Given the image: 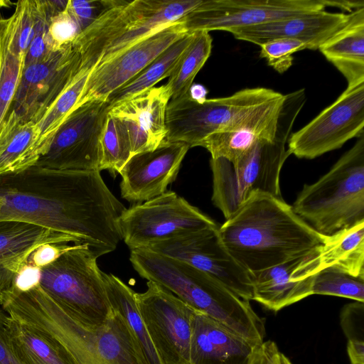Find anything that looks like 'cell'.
<instances>
[{"instance_id": "6da1fadb", "label": "cell", "mask_w": 364, "mask_h": 364, "mask_svg": "<svg viewBox=\"0 0 364 364\" xmlns=\"http://www.w3.org/2000/svg\"><path fill=\"white\" fill-rule=\"evenodd\" d=\"M125 206L99 170L58 171L33 166L0 175V221L31 223L76 237L98 257L122 240Z\"/></svg>"}, {"instance_id": "7a4b0ae2", "label": "cell", "mask_w": 364, "mask_h": 364, "mask_svg": "<svg viewBox=\"0 0 364 364\" xmlns=\"http://www.w3.org/2000/svg\"><path fill=\"white\" fill-rule=\"evenodd\" d=\"M218 234L250 274L309 254L326 240L282 198L264 193L252 195L219 226Z\"/></svg>"}, {"instance_id": "3957f363", "label": "cell", "mask_w": 364, "mask_h": 364, "mask_svg": "<svg viewBox=\"0 0 364 364\" xmlns=\"http://www.w3.org/2000/svg\"><path fill=\"white\" fill-rule=\"evenodd\" d=\"M2 308L20 324L55 338L77 364H145L126 321L113 309L103 326L86 328L70 316L40 283L25 291H12Z\"/></svg>"}, {"instance_id": "277c9868", "label": "cell", "mask_w": 364, "mask_h": 364, "mask_svg": "<svg viewBox=\"0 0 364 364\" xmlns=\"http://www.w3.org/2000/svg\"><path fill=\"white\" fill-rule=\"evenodd\" d=\"M129 260L142 278L164 287L195 311L252 343L264 342V321L250 301L208 274L146 249L131 250Z\"/></svg>"}, {"instance_id": "5b68a950", "label": "cell", "mask_w": 364, "mask_h": 364, "mask_svg": "<svg viewBox=\"0 0 364 364\" xmlns=\"http://www.w3.org/2000/svg\"><path fill=\"white\" fill-rule=\"evenodd\" d=\"M306 101L304 89L284 95L273 139L258 141L233 161L223 158L210 159L212 201L225 219L255 193H264L282 198L280 173L291 155L287 142Z\"/></svg>"}, {"instance_id": "8992f818", "label": "cell", "mask_w": 364, "mask_h": 364, "mask_svg": "<svg viewBox=\"0 0 364 364\" xmlns=\"http://www.w3.org/2000/svg\"><path fill=\"white\" fill-rule=\"evenodd\" d=\"M202 0H110L73 41L80 69L92 70L178 21Z\"/></svg>"}, {"instance_id": "52a82bcc", "label": "cell", "mask_w": 364, "mask_h": 364, "mask_svg": "<svg viewBox=\"0 0 364 364\" xmlns=\"http://www.w3.org/2000/svg\"><path fill=\"white\" fill-rule=\"evenodd\" d=\"M291 206L326 237L364 222V134L328 172L305 184Z\"/></svg>"}, {"instance_id": "ba28073f", "label": "cell", "mask_w": 364, "mask_h": 364, "mask_svg": "<svg viewBox=\"0 0 364 364\" xmlns=\"http://www.w3.org/2000/svg\"><path fill=\"white\" fill-rule=\"evenodd\" d=\"M96 255L85 244L75 246L40 268L41 287L86 328L103 326L113 314Z\"/></svg>"}, {"instance_id": "9c48e42d", "label": "cell", "mask_w": 364, "mask_h": 364, "mask_svg": "<svg viewBox=\"0 0 364 364\" xmlns=\"http://www.w3.org/2000/svg\"><path fill=\"white\" fill-rule=\"evenodd\" d=\"M283 97L284 95L272 89L254 87L199 103L187 92L168 104L164 141L183 143L190 148L200 146L208 136L235 119Z\"/></svg>"}, {"instance_id": "30bf717a", "label": "cell", "mask_w": 364, "mask_h": 364, "mask_svg": "<svg viewBox=\"0 0 364 364\" xmlns=\"http://www.w3.org/2000/svg\"><path fill=\"white\" fill-rule=\"evenodd\" d=\"M359 6L349 0H202L179 21L187 32L234 30L336 7L351 12Z\"/></svg>"}, {"instance_id": "8fae6325", "label": "cell", "mask_w": 364, "mask_h": 364, "mask_svg": "<svg viewBox=\"0 0 364 364\" xmlns=\"http://www.w3.org/2000/svg\"><path fill=\"white\" fill-rule=\"evenodd\" d=\"M122 240L130 250L146 249L162 241L218 225L175 192L127 208L118 220Z\"/></svg>"}, {"instance_id": "7c38bea8", "label": "cell", "mask_w": 364, "mask_h": 364, "mask_svg": "<svg viewBox=\"0 0 364 364\" xmlns=\"http://www.w3.org/2000/svg\"><path fill=\"white\" fill-rule=\"evenodd\" d=\"M364 82L347 88L306 125L291 133L290 154L313 159L364 134Z\"/></svg>"}, {"instance_id": "4fadbf2b", "label": "cell", "mask_w": 364, "mask_h": 364, "mask_svg": "<svg viewBox=\"0 0 364 364\" xmlns=\"http://www.w3.org/2000/svg\"><path fill=\"white\" fill-rule=\"evenodd\" d=\"M109 107L106 101L99 100L77 107L34 166L58 171L99 170V140Z\"/></svg>"}, {"instance_id": "5bb4252c", "label": "cell", "mask_w": 364, "mask_h": 364, "mask_svg": "<svg viewBox=\"0 0 364 364\" xmlns=\"http://www.w3.org/2000/svg\"><path fill=\"white\" fill-rule=\"evenodd\" d=\"M135 293L137 307L163 364H190L194 309L161 285L148 281Z\"/></svg>"}, {"instance_id": "9a60e30c", "label": "cell", "mask_w": 364, "mask_h": 364, "mask_svg": "<svg viewBox=\"0 0 364 364\" xmlns=\"http://www.w3.org/2000/svg\"><path fill=\"white\" fill-rule=\"evenodd\" d=\"M214 228L181 235L146 250L199 269L213 277L240 297L252 300L251 274L231 255Z\"/></svg>"}, {"instance_id": "2e32d148", "label": "cell", "mask_w": 364, "mask_h": 364, "mask_svg": "<svg viewBox=\"0 0 364 364\" xmlns=\"http://www.w3.org/2000/svg\"><path fill=\"white\" fill-rule=\"evenodd\" d=\"M80 63V55L72 43L23 68L9 112L23 122H37L70 84Z\"/></svg>"}, {"instance_id": "e0dca14e", "label": "cell", "mask_w": 364, "mask_h": 364, "mask_svg": "<svg viewBox=\"0 0 364 364\" xmlns=\"http://www.w3.org/2000/svg\"><path fill=\"white\" fill-rule=\"evenodd\" d=\"M186 34L178 20L115 57L96 65L89 74L80 105L90 100L106 101L112 92L129 82L171 44Z\"/></svg>"}, {"instance_id": "ac0fdd59", "label": "cell", "mask_w": 364, "mask_h": 364, "mask_svg": "<svg viewBox=\"0 0 364 364\" xmlns=\"http://www.w3.org/2000/svg\"><path fill=\"white\" fill-rule=\"evenodd\" d=\"M190 147L163 141L155 149L134 154L119 171L122 198L142 203L166 191Z\"/></svg>"}, {"instance_id": "d6986e66", "label": "cell", "mask_w": 364, "mask_h": 364, "mask_svg": "<svg viewBox=\"0 0 364 364\" xmlns=\"http://www.w3.org/2000/svg\"><path fill=\"white\" fill-rule=\"evenodd\" d=\"M321 247L251 274L252 300L277 312L312 295L314 275L319 271Z\"/></svg>"}, {"instance_id": "ffe728a7", "label": "cell", "mask_w": 364, "mask_h": 364, "mask_svg": "<svg viewBox=\"0 0 364 364\" xmlns=\"http://www.w3.org/2000/svg\"><path fill=\"white\" fill-rule=\"evenodd\" d=\"M171 95L166 85L153 87L109 107L124 127L132 155L155 149L166 136V113Z\"/></svg>"}, {"instance_id": "44dd1931", "label": "cell", "mask_w": 364, "mask_h": 364, "mask_svg": "<svg viewBox=\"0 0 364 364\" xmlns=\"http://www.w3.org/2000/svg\"><path fill=\"white\" fill-rule=\"evenodd\" d=\"M350 17V13L323 10L241 28L230 33L236 39L259 46L271 40L288 38L304 43L307 49L318 50L329 38L348 23Z\"/></svg>"}, {"instance_id": "7402d4cb", "label": "cell", "mask_w": 364, "mask_h": 364, "mask_svg": "<svg viewBox=\"0 0 364 364\" xmlns=\"http://www.w3.org/2000/svg\"><path fill=\"white\" fill-rule=\"evenodd\" d=\"M81 244L75 237L42 226L0 221V306L11 292L17 274L38 247L51 243Z\"/></svg>"}, {"instance_id": "603a6c76", "label": "cell", "mask_w": 364, "mask_h": 364, "mask_svg": "<svg viewBox=\"0 0 364 364\" xmlns=\"http://www.w3.org/2000/svg\"><path fill=\"white\" fill-rule=\"evenodd\" d=\"M284 99L260 107L235 119L210 134L200 146L206 149L211 158H223L233 161L253 144L276 136L280 111Z\"/></svg>"}, {"instance_id": "cb8c5ba5", "label": "cell", "mask_w": 364, "mask_h": 364, "mask_svg": "<svg viewBox=\"0 0 364 364\" xmlns=\"http://www.w3.org/2000/svg\"><path fill=\"white\" fill-rule=\"evenodd\" d=\"M260 345L194 311L191 318L190 364H251Z\"/></svg>"}, {"instance_id": "d4e9b609", "label": "cell", "mask_w": 364, "mask_h": 364, "mask_svg": "<svg viewBox=\"0 0 364 364\" xmlns=\"http://www.w3.org/2000/svg\"><path fill=\"white\" fill-rule=\"evenodd\" d=\"M350 87L364 82V8L350 12L348 23L318 49Z\"/></svg>"}, {"instance_id": "484cf974", "label": "cell", "mask_w": 364, "mask_h": 364, "mask_svg": "<svg viewBox=\"0 0 364 364\" xmlns=\"http://www.w3.org/2000/svg\"><path fill=\"white\" fill-rule=\"evenodd\" d=\"M37 141L36 123L23 122L10 111L0 127V175L34 166L40 158Z\"/></svg>"}, {"instance_id": "4316f807", "label": "cell", "mask_w": 364, "mask_h": 364, "mask_svg": "<svg viewBox=\"0 0 364 364\" xmlns=\"http://www.w3.org/2000/svg\"><path fill=\"white\" fill-rule=\"evenodd\" d=\"M9 334L15 354L25 364H77L55 338L11 317Z\"/></svg>"}, {"instance_id": "83f0119b", "label": "cell", "mask_w": 364, "mask_h": 364, "mask_svg": "<svg viewBox=\"0 0 364 364\" xmlns=\"http://www.w3.org/2000/svg\"><path fill=\"white\" fill-rule=\"evenodd\" d=\"M102 276L112 309L119 312L126 321L145 364H163L139 314L136 292L112 274L102 272Z\"/></svg>"}, {"instance_id": "f1b7e54d", "label": "cell", "mask_w": 364, "mask_h": 364, "mask_svg": "<svg viewBox=\"0 0 364 364\" xmlns=\"http://www.w3.org/2000/svg\"><path fill=\"white\" fill-rule=\"evenodd\" d=\"M318 256L319 271L333 267L364 277V222L326 237Z\"/></svg>"}, {"instance_id": "f546056e", "label": "cell", "mask_w": 364, "mask_h": 364, "mask_svg": "<svg viewBox=\"0 0 364 364\" xmlns=\"http://www.w3.org/2000/svg\"><path fill=\"white\" fill-rule=\"evenodd\" d=\"M91 70L79 69L70 84L36 122L38 134L36 149L40 158L47 152L60 125L80 105V100Z\"/></svg>"}, {"instance_id": "4dcf8cb0", "label": "cell", "mask_w": 364, "mask_h": 364, "mask_svg": "<svg viewBox=\"0 0 364 364\" xmlns=\"http://www.w3.org/2000/svg\"><path fill=\"white\" fill-rule=\"evenodd\" d=\"M191 38L192 33H187L174 42L136 76L112 92L106 102L111 107L154 87L161 80L168 77L182 53L188 47Z\"/></svg>"}, {"instance_id": "1f68e13d", "label": "cell", "mask_w": 364, "mask_h": 364, "mask_svg": "<svg viewBox=\"0 0 364 364\" xmlns=\"http://www.w3.org/2000/svg\"><path fill=\"white\" fill-rule=\"evenodd\" d=\"M212 41L209 32L199 31L192 33L191 42L166 84L170 91L171 100L181 97L188 92L195 77L211 53Z\"/></svg>"}, {"instance_id": "d6a6232c", "label": "cell", "mask_w": 364, "mask_h": 364, "mask_svg": "<svg viewBox=\"0 0 364 364\" xmlns=\"http://www.w3.org/2000/svg\"><path fill=\"white\" fill-rule=\"evenodd\" d=\"M99 170L119 173L132 156L127 131L123 124L107 113L99 140Z\"/></svg>"}, {"instance_id": "836d02e7", "label": "cell", "mask_w": 364, "mask_h": 364, "mask_svg": "<svg viewBox=\"0 0 364 364\" xmlns=\"http://www.w3.org/2000/svg\"><path fill=\"white\" fill-rule=\"evenodd\" d=\"M23 69V59L9 46L4 18H0V127L7 116Z\"/></svg>"}, {"instance_id": "e575fe53", "label": "cell", "mask_w": 364, "mask_h": 364, "mask_svg": "<svg viewBox=\"0 0 364 364\" xmlns=\"http://www.w3.org/2000/svg\"><path fill=\"white\" fill-rule=\"evenodd\" d=\"M36 20V0L18 1L14 14L4 18L9 46L23 60L35 33Z\"/></svg>"}, {"instance_id": "d590c367", "label": "cell", "mask_w": 364, "mask_h": 364, "mask_svg": "<svg viewBox=\"0 0 364 364\" xmlns=\"http://www.w3.org/2000/svg\"><path fill=\"white\" fill-rule=\"evenodd\" d=\"M344 297L364 302V277H355L333 267L318 272L312 284V295Z\"/></svg>"}, {"instance_id": "8d00e7d4", "label": "cell", "mask_w": 364, "mask_h": 364, "mask_svg": "<svg viewBox=\"0 0 364 364\" xmlns=\"http://www.w3.org/2000/svg\"><path fill=\"white\" fill-rule=\"evenodd\" d=\"M259 56L277 73L286 72L293 63V54L306 48V45L296 40L278 38L259 46Z\"/></svg>"}, {"instance_id": "74e56055", "label": "cell", "mask_w": 364, "mask_h": 364, "mask_svg": "<svg viewBox=\"0 0 364 364\" xmlns=\"http://www.w3.org/2000/svg\"><path fill=\"white\" fill-rule=\"evenodd\" d=\"M81 30L72 15L65 11L53 17L48 25L47 44L50 52H55L72 44Z\"/></svg>"}, {"instance_id": "f35d334b", "label": "cell", "mask_w": 364, "mask_h": 364, "mask_svg": "<svg viewBox=\"0 0 364 364\" xmlns=\"http://www.w3.org/2000/svg\"><path fill=\"white\" fill-rule=\"evenodd\" d=\"M37 20L35 33L24 57L23 68L46 59L51 53L47 44L50 19L47 17L41 0H36Z\"/></svg>"}, {"instance_id": "ab89813d", "label": "cell", "mask_w": 364, "mask_h": 364, "mask_svg": "<svg viewBox=\"0 0 364 364\" xmlns=\"http://www.w3.org/2000/svg\"><path fill=\"white\" fill-rule=\"evenodd\" d=\"M109 3L110 0H68L66 9L75 18L82 32L99 16Z\"/></svg>"}, {"instance_id": "60d3db41", "label": "cell", "mask_w": 364, "mask_h": 364, "mask_svg": "<svg viewBox=\"0 0 364 364\" xmlns=\"http://www.w3.org/2000/svg\"><path fill=\"white\" fill-rule=\"evenodd\" d=\"M363 303L355 301L344 306L341 325L348 340H363Z\"/></svg>"}, {"instance_id": "b9f144b4", "label": "cell", "mask_w": 364, "mask_h": 364, "mask_svg": "<svg viewBox=\"0 0 364 364\" xmlns=\"http://www.w3.org/2000/svg\"><path fill=\"white\" fill-rule=\"evenodd\" d=\"M75 244L68 243H51L38 247L29 256L27 264L41 268L55 259L67 251L72 249Z\"/></svg>"}, {"instance_id": "7bdbcfd3", "label": "cell", "mask_w": 364, "mask_h": 364, "mask_svg": "<svg viewBox=\"0 0 364 364\" xmlns=\"http://www.w3.org/2000/svg\"><path fill=\"white\" fill-rule=\"evenodd\" d=\"M10 316L0 308V364H25L14 351L9 334Z\"/></svg>"}, {"instance_id": "ee69618b", "label": "cell", "mask_w": 364, "mask_h": 364, "mask_svg": "<svg viewBox=\"0 0 364 364\" xmlns=\"http://www.w3.org/2000/svg\"><path fill=\"white\" fill-rule=\"evenodd\" d=\"M40 268L26 264L17 274L12 291H25L40 283Z\"/></svg>"}, {"instance_id": "f6af8a7d", "label": "cell", "mask_w": 364, "mask_h": 364, "mask_svg": "<svg viewBox=\"0 0 364 364\" xmlns=\"http://www.w3.org/2000/svg\"><path fill=\"white\" fill-rule=\"evenodd\" d=\"M280 353L274 341H264L257 348L251 364H281Z\"/></svg>"}, {"instance_id": "bcb514c9", "label": "cell", "mask_w": 364, "mask_h": 364, "mask_svg": "<svg viewBox=\"0 0 364 364\" xmlns=\"http://www.w3.org/2000/svg\"><path fill=\"white\" fill-rule=\"evenodd\" d=\"M347 353L350 364H364V340H348Z\"/></svg>"}, {"instance_id": "7dc6e473", "label": "cell", "mask_w": 364, "mask_h": 364, "mask_svg": "<svg viewBox=\"0 0 364 364\" xmlns=\"http://www.w3.org/2000/svg\"><path fill=\"white\" fill-rule=\"evenodd\" d=\"M207 88L201 84L193 83L191 85L188 95L194 101L201 103L207 100Z\"/></svg>"}, {"instance_id": "c3c4849f", "label": "cell", "mask_w": 364, "mask_h": 364, "mask_svg": "<svg viewBox=\"0 0 364 364\" xmlns=\"http://www.w3.org/2000/svg\"><path fill=\"white\" fill-rule=\"evenodd\" d=\"M281 364H293L291 361L283 353H280Z\"/></svg>"}, {"instance_id": "681fc988", "label": "cell", "mask_w": 364, "mask_h": 364, "mask_svg": "<svg viewBox=\"0 0 364 364\" xmlns=\"http://www.w3.org/2000/svg\"><path fill=\"white\" fill-rule=\"evenodd\" d=\"M13 3L8 0H0V9L2 8L9 7Z\"/></svg>"}]
</instances>
